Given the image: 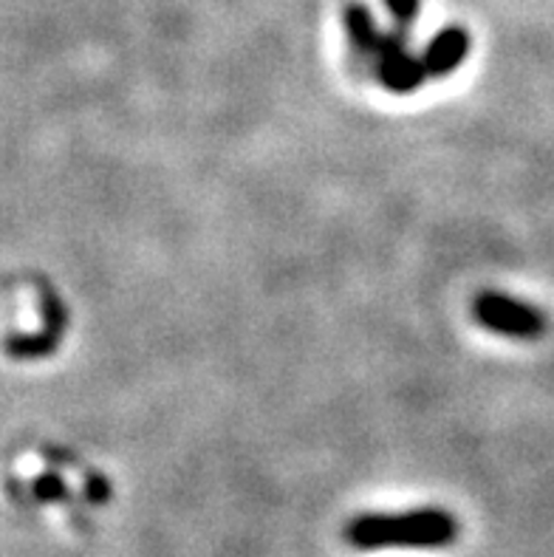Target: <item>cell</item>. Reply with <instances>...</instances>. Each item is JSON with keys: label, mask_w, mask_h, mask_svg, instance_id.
I'll return each mask as SVG.
<instances>
[{"label": "cell", "mask_w": 554, "mask_h": 557, "mask_svg": "<svg viewBox=\"0 0 554 557\" xmlns=\"http://www.w3.org/2000/svg\"><path fill=\"white\" fill-rule=\"evenodd\" d=\"M458 537V521L442 507L407 512H368L345 527V541L359 552L377 549H444Z\"/></svg>", "instance_id": "obj_1"}, {"label": "cell", "mask_w": 554, "mask_h": 557, "mask_svg": "<svg viewBox=\"0 0 554 557\" xmlns=\"http://www.w3.org/2000/svg\"><path fill=\"white\" fill-rule=\"evenodd\" d=\"M472 318L487 332L501 334L509 339H541L549 329V320L538 306L518 300V297L501 295V292H481L472 300Z\"/></svg>", "instance_id": "obj_2"}, {"label": "cell", "mask_w": 554, "mask_h": 557, "mask_svg": "<svg viewBox=\"0 0 554 557\" xmlns=\"http://www.w3.org/2000/svg\"><path fill=\"white\" fill-rule=\"evenodd\" d=\"M373 60H377L373 65H377L379 83H382V88H387L391 94H414L419 91L421 83L428 79L424 60L410 51L407 35L402 28L382 35V42H379Z\"/></svg>", "instance_id": "obj_3"}, {"label": "cell", "mask_w": 554, "mask_h": 557, "mask_svg": "<svg viewBox=\"0 0 554 557\" xmlns=\"http://www.w3.org/2000/svg\"><path fill=\"white\" fill-rule=\"evenodd\" d=\"M470 32L461 26H447L442 28L433 40L428 42V49L421 54L424 60V69H428V77L442 79L450 77L453 71L461 69V63L470 54Z\"/></svg>", "instance_id": "obj_4"}, {"label": "cell", "mask_w": 554, "mask_h": 557, "mask_svg": "<svg viewBox=\"0 0 554 557\" xmlns=\"http://www.w3.org/2000/svg\"><path fill=\"white\" fill-rule=\"evenodd\" d=\"M343 26L348 42H352L354 54L359 57H373L382 42V32L377 26V17H373L371 9L362 3V0H348L343 9Z\"/></svg>", "instance_id": "obj_5"}, {"label": "cell", "mask_w": 554, "mask_h": 557, "mask_svg": "<svg viewBox=\"0 0 554 557\" xmlns=\"http://www.w3.org/2000/svg\"><path fill=\"white\" fill-rule=\"evenodd\" d=\"M385 9L391 12L396 28L407 32L416 23V17H419L421 0H385Z\"/></svg>", "instance_id": "obj_6"}, {"label": "cell", "mask_w": 554, "mask_h": 557, "mask_svg": "<svg viewBox=\"0 0 554 557\" xmlns=\"http://www.w3.org/2000/svg\"><path fill=\"white\" fill-rule=\"evenodd\" d=\"M65 493V484L60 475H46V479L37 481V498L40 502H60Z\"/></svg>", "instance_id": "obj_7"}]
</instances>
